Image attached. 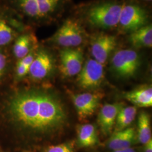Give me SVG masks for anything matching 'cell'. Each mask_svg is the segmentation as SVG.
I'll return each mask as SVG.
<instances>
[{"label":"cell","mask_w":152,"mask_h":152,"mask_svg":"<svg viewBox=\"0 0 152 152\" xmlns=\"http://www.w3.org/2000/svg\"><path fill=\"white\" fill-rule=\"evenodd\" d=\"M7 111L15 125L36 136L54 134L67 122L66 113L60 99L43 90L16 92L10 98Z\"/></svg>","instance_id":"obj_1"},{"label":"cell","mask_w":152,"mask_h":152,"mask_svg":"<svg viewBox=\"0 0 152 152\" xmlns=\"http://www.w3.org/2000/svg\"><path fill=\"white\" fill-rule=\"evenodd\" d=\"M124 4L105 2L92 6L87 12L88 23L95 27L110 29L118 25Z\"/></svg>","instance_id":"obj_2"},{"label":"cell","mask_w":152,"mask_h":152,"mask_svg":"<svg viewBox=\"0 0 152 152\" xmlns=\"http://www.w3.org/2000/svg\"><path fill=\"white\" fill-rule=\"evenodd\" d=\"M87 33L77 20L69 18L65 20L49 41L64 48H73L81 45Z\"/></svg>","instance_id":"obj_3"},{"label":"cell","mask_w":152,"mask_h":152,"mask_svg":"<svg viewBox=\"0 0 152 152\" xmlns=\"http://www.w3.org/2000/svg\"><path fill=\"white\" fill-rule=\"evenodd\" d=\"M141 64L139 54L131 49H123L113 56L110 68L115 76L127 79L135 76Z\"/></svg>","instance_id":"obj_4"},{"label":"cell","mask_w":152,"mask_h":152,"mask_svg":"<svg viewBox=\"0 0 152 152\" xmlns=\"http://www.w3.org/2000/svg\"><path fill=\"white\" fill-rule=\"evenodd\" d=\"M148 19L147 11L140 6L124 4L118 26L124 32H132L147 25Z\"/></svg>","instance_id":"obj_5"},{"label":"cell","mask_w":152,"mask_h":152,"mask_svg":"<svg viewBox=\"0 0 152 152\" xmlns=\"http://www.w3.org/2000/svg\"><path fill=\"white\" fill-rule=\"evenodd\" d=\"M104 78L103 65L94 59L87 60L78 73L77 82L85 90H95L100 87Z\"/></svg>","instance_id":"obj_6"},{"label":"cell","mask_w":152,"mask_h":152,"mask_svg":"<svg viewBox=\"0 0 152 152\" xmlns=\"http://www.w3.org/2000/svg\"><path fill=\"white\" fill-rule=\"evenodd\" d=\"M117 46V38L113 35L99 33L94 36L91 42V53L94 59L104 65Z\"/></svg>","instance_id":"obj_7"},{"label":"cell","mask_w":152,"mask_h":152,"mask_svg":"<svg viewBox=\"0 0 152 152\" xmlns=\"http://www.w3.org/2000/svg\"><path fill=\"white\" fill-rule=\"evenodd\" d=\"M60 71L65 77L78 75L83 65V53L81 49L64 48L59 53Z\"/></svg>","instance_id":"obj_8"},{"label":"cell","mask_w":152,"mask_h":152,"mask_svg":"<svg viewBox=\"0 0 152 152\" xmlns=\"http://www.w3.org/2000/svg\"><path fill=\"white\" fill-rule=\"evenodd\" d=\"M54 69V60L46 50L40 49L36 53L29 73L30 77L35 80H42L48 77Z\"/></svg>","instance_id":"obj_9"},{"label":"cell","mask_w":152,"mask_h":152,"mask_svg":"<svg viewBox=\"0 0 152 152\" xmlns=\"http://www.w3.org/2000/svg\"><path fill=\"white\" fill-rule=\"evenodd\" d=\"M71 99L79 118L82 120L86 119L95 113L100 101L101 95L91 92L73 94L71 95Z\"/></svg>","instance_id":"obj_10"},{"label":"cell","mask_w":152,"mask_h":152,"mask_svg":"<svg viewBox=\"0 0 152 152\" xmlns=\"http://www.w3.org/2000/svg\"><path fill=\"white\" fill-rule=\"evenodd\" d=\"M137 141L135 129L128 127L122 130L114 131L110 135L106 146L111 151L131 148Z\"/></svg>","instance_id":"obj_11"},{"label":"cell","mask_w":152,"mask_h":152,"mask_svg":"<svg viewBox=\"0 0 152 152\" xmlns=\"http://www.w3.org/2000/svg\"><path fill=\"white\" fill-rule=\"evenodd\" d=\"M123 106L121 103L106 104L100 109L98 122L104 135H110L113 132L117 115Z\"/></svg>","instance_id":"obj_12"},{"label":"cell","mask_w":152,"mask_h":152,"mask_svg":"<svg viewBox=\"0 0 152 152\" xmlns=\"http://www.w3.org/2000/svg\"><path fill=\"white\" fill-rule=\"evenodd\" d=\"M99 142L98 133L94 125L84 124L77 127L76 144L80 148L96 147Z\"/></svg>","instance_id":"obj_13"},{"label":"cell","mask_w":152,"mask_h":152,"mask_svg":"<svg viewBox=\"0 0 152 152\" xmlns=\"http://www.w3.org/2000/svg\"><path fill=\"white\" fill-rule=\"evenodd\" d=\"M125 98L134 106L148 108L152 105V88L150 85H145L126 92Z\"/></svg>","instance_id":"obj_14"},{"label":"cell","mask_w":152,"mask_h":152,"mask_svg":"<svg viewBox=\"0 0 152 152\" xmlns=\"http://www.w3.org/2000/svg\"><path fill=\"white\" fill-rule=\"evenodd\" d=\"M37 39L32 33H24L14 40L13 53L16 59H21L36 49Z\"/></svg>","instance_id":"obj_15"},{"label":"cell","mask_w":152,"mask_h":152,"mask_svg":"<svg viewBox=\"0 0 152 152\" xmlns=\"http://www.w3.org/2000/svg\"><path fill=\"white\" fill-rule=\"evenodd\" d=\"M132 46L136 49L151 48L152 46V24H147L131 32L129 38Z\"/></svg>","instance_id":"obj_16"},{"label":"cell","mask_w":152,"mask_h":152,"mask_svg":"<svg viewBox=\"0 0 152 152\" xmlns=\"http://www.w3.org/2000/svg\"><path fill=\"white\" fill-rule=\"evenodd\" d=\"M137 109L135 106L122 107L117 115L114 131L122 130L128 128L135 119Z\"/></svg>","instance_id":"obj_17"},{"label":"cell","mask_w":152,"mask_h":152,"mask_svg":"<svg viewBox=\"0 0 152 152\" xmlns=\"http://www.w3.org/2000/svg\"><path fill=\"white\" fill-rule=\"evenodd\" d=\"M137 142L142 145L152 139V132L149 115L141 112L138 117V129L136 132Z\"/></svg>","instance_id":"obj_18"},{"label":"cell","mask_w":152,"mask_h":152,"mask_svg":"<svg viewBox=\"0 0 152 152\" xmlns=\"http://www.w3.org/2000/svg\"><path fill=\"white\" fill-rule=\"evenodd\" d=\"M63 0H36L40 20L51 18L57 12Z\"/></svg>","instance_id":"obj_19"},{"label":"cell","mask_w":152,"mask_h":152,"mask_svg":"<svg viewBox=\"0 0 152 152\" xmlns=\"http://www.w3.org/2000/svg\"><path fill=\"white\" fill-rule=\"evenodd\" d=\"M16 31L4 18L0 17V47L11 43L18 37Z\"/></svg>","instance_id":"obj_20"},{"label":"cell","mask_w":152,"mask_h":152,"mask_svg":"<svg viewBox=\"0 0 152 152\" xmlns=\"http://www.w3.org/2000/svg\"><path fill=\"white\" fill-rule=\"evenodd\" d=\"M44 152H75L72 144L63 142L56 145H52L46 147Z\"/></svg>","instance_id":"obj_21"},{"label":"cell","mask_w":152,"mask_h":152,"mask_svg":"<svg viewBox=\"0 0 152 152\" xmlns=\"http://www.w3.org/2000/svg\"><path fill=\"white\" fill-rule=\"evenodd\" d=\"M29 69V67H28L26 65H24L19 61H18L16 64V69H15L16 77L20 78L25 77L28 74Z\"/></svg>","instance_id":"obj_22"},{"label":"cell","mask_w":152,"mask_h":152,"mask_svg":"<svg viewBox=\"0 0 152 152\" xmlns=\"http://www.w3.org/2000/svg\"><path fill=\"white\" fill-rule=\"evenodd\" d=\"M7 65V59L5 55L0 51V78L2 77L5 71Z\"/></svg>","instance_id":"obj_23"},{"label":"cell","mask_w":152,"mask_h":152,"mask_svg":"<svg viewBox=\"0 0 152 152\" xmlns=\"http://www.w3.org/2000/svg\"><path fill=\"white\" fill-rule=\"evenodd\" d=\"M143 145L142 152H152V139Z\"/></svg>","instance_id":"obj_24"},{"label":"cell","mask_w":152,"mask_h":152,"mask_svg":"<svg viewBox=\"0 0 152 152\" xmlns=\"http://www.w3.org/2000/svg\"><path fill=\"white\" fill-rule=\"evenodd\" d=\"M111 152H138L133 147L129 148L124 149H120V150H117V151H111Z\"/></svg>","instance_id":"obj_25"},{"label":"cell","mask_w":152,"mask_h":152,"mask_svg":"<svg viewBox=\"0 0 152 152\" xmlns=\"http://www.w3.org/2000/svg\"><path fill=\"white\" fill-rule=\"evenodd\" d=\"M145 1H151L152 0H145Z\"/></svg>","instance_id":"obj_26"},{"label":"cell","mask_w":152,"mask_h":152,"mask_svg":"<svg viewBox=\"0 0 152 152\" xmlns=\"http://www.w3.org/2000/svg\"></svg>","instance_id":"obj_27"}]
</instances>
